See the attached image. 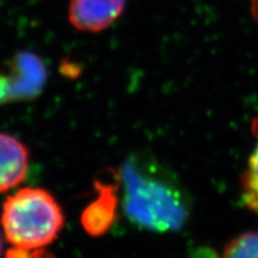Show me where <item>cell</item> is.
I'll use <instances>...</instances> for the list:
<instances>
[{"label": "cell", "instance_id": "9c48e42d", "mask_svg": "<svg viewBox=\"0 0 258 258\" xmlns=\"http://www.w3.org/2000/svg\"><path fill=\"white\" fill-rule=\"evenodd\" d=\"M5 258H54V256L43 249L27 250L14 246L6 252Z\"/></svg>", "mask_w": 258, "mask_h": 258}, {"label": "cell", "instance_id": "3957f363", "mask_svg": "<svg viewBox=\"0 0 258 258\" xmlns=\"http://www.w3.org/2000/svg\"><path fill=\"white\" fill-rule=\"evenodd\" d=\"M125 0H70L69 19L82 31L99 32L123 14Z\"/></svg>", "mask_w": 258, "mask_h": 258}, {"label": "cell", "instance_id": "277c9868", "mask_svg": "<svg viewBox=\"0 0 258 258\" xmlns=\"http://www.w3.org/2000/svg\"><path fill=\"white\" fill-rule=\"evenodd\" d=\"M97 180V196L82 214L84 230L92 237H99L110 230L116 219L118 183Z\"/></svg>", "mask_w": 258, "mask_h": 258}, {"label": "cell", "instance_id": "30bf717a", "mask_svg": "<svg viewBox=\"0 0 258 258\" xmlns=\"http://www.w3.org/2000/svg\"><path fill=\"white\" fill-rule=\"evenodd\" d=\"M12 99H14L12 98V84L10 76L0 74V105Z\"/></svg>", "mask_w": 258, "mask_h": 258}, {"label": "cell", "instance_id": "6da1fadb", "mask_svg": "<svg viewBox=\"0 0 258 258\" xmlns=\"http://www.w3.org/2000/svg\"><path fill=\"white\" fill-rule=\"evenodd\" d=\"M123 212L138 227L153 232L178 231L190 215L186 195L156 163L132 157L120 171Z\"/></svg>", "mask_w": 258, "mask_h": 258}, {"label": "cell", "instance_id": "ba28073f", "mask_svg": "<svg viewBox=\"0 0 258 258\" xmlns=\"http://www.w3.org/2000/svg\"><path fill=\"white\" fill-rule=\"evenodd\" d=\"M222 258H258V231L245 232L228 241Z\"/></svg>", "mask_w": 258, "mask_h": 258}, {"label": "cell", "instance_id": "7c38bea8", "mask_svg": "<svg viewBox=\"0 0 258 258\" xmlns=\"http://www.w3.org/2000/svg\"><path fill=\"white\" fill-rule=\"evenodd\" d=\"M2 252H3V238L2 235H0V256H2Z\"/></svg>", "mask_w": 258, "mask_h": 258}, {"label": "cell", "instance_id": "5b68a950", "mask_svg": "<svg viewBox=\"0 0 258 258\" xmlns=\"http://www.w3.org/2000/svg\"><path fill=\"white\" fill-rule=\"evenodd\" d=\"M29 151L11 135L0 133V192L14 189L27 177Z\"/></svg>", "mask_w": 258, "mask_h": 258}, {"label": "cell", "instance_id": "8992f818", "mask_svg": "<svg viewBox=\"0 0 258 258\" xmlns=\"http://www.w3.org/2000/svg\"><path fill=\"white\" fill-rule=\"evenodd\" d=\"M46 69L42 61L31 53H21L16 56L10 76L12 98L29 99L37 96L46 82Z\"/></svg>", "mask_w": 258, "mask_h": 258}, {"label": "cell", "instance_id": "52a82bcc", "mask_svg": "<svg viewBox=\"0 0 258 258\" xmlns=\"http://www.w3.org/2000/svg\"><path fill=\"white\" fill-rule=\"evenodd\" d=\"M251 132L257 144L247 161V166L240 177L241 200L245 207L258 217V116L252 121Z\"/></svg>", "mask_w": 258, "mask_h": 258}, {"label": "cell", "instance_id": "7a4b0ae2", "mask_svg": "<svg viewBox=\"0 0 258 258\" xmlns=\"http://www.w3.org/2000/svg\"><path fill=\"white\" fill-rule=\"evenodd\" d=\"M63 213L54 196L41 188H24L3 206L2 226L10 243L27 250L43 249L63 227Z\"/></svg>", "mask_w": 258, "mask_h": 258}, {"label": "cell", "instance_id": "8fae6325", "mask_svg": "<svg viewBox=\"0 0 258 258\" xmlns=\"http://www.w3.org/2000/svg\"><path fill=\"white\" fill-rule=\"evenodd\" d=\"M250 2V9H251V15L254 21L258 23V0H249Z\"/></svg>", "mask_w": 258, "mask_h": 258}]
</instances>
